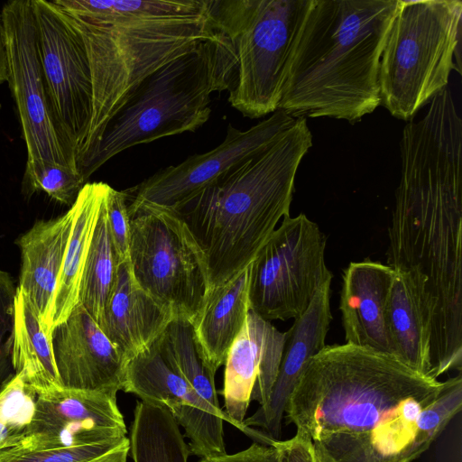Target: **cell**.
I'll return each instance as SVG.
<instances>
[{"instance_id": "cell-10", "label": "cell", "mask_w": 462, "mask_h": 462, "mask_svg": "<svg viewBox=\"0 0 462 462\" xmlns=\"http://www.w3.org/2000/svg\"><path fill=\"white\" fill-rule=\"evenodd\" d=\"M319 225L300 213L282 218L250 263V310L266 320L301 315L317 291L332 282Z\"/></svg>"}, {"instance_id": "cell-29", "label": "cell", "mask_w": 462, "mask_h": 462, "mask_svg": "<svg viewBox=\"0 0 462 462\" xmlns=\"http://www.w3.org/2000/svg\"><path fill=\"white\" fill-rule=\"evenodd\" d=\"M129 439L49 448H14L0 454V462H126Z\"/></svg>"}, {"instance_id": "cell-4", "label": "cell", "mask_w": 462, "mask_h": 462, "mask_svg": "<svg viewBox=\"0 0 462 462\" xmlns=\"http://www.w3.org/2000/svg\"><path fill=\"white\" fill-rule=\"evenodd\" d=\"M400 0H312L291 51L278 109L350 124L380 106L379 67Z\"/></svg>"}, {"instance_id": "cell-13", "label": "cell", "mask_w": 462, "mask_h": 462, "mask_svg": "<svg viewBox=\"0 0 462 462\" xmlns=\"http://www.w3.org/2000/svg\"><path fill=\"white\" fill-rule=\"evenodd\" d=\"M296 118L282 109L245 131L228 125L215 149L168 166L125 191L128 214L141 207L172 210L269 148Z\"/></svg>"}, {"instance_id": "cell-2", "label": "cell", "mask_w": 462, "mask_h": 462, "mask_svg": "<svg viewBox=\"0 0 462 462\" xmlns=\"http://www.w3.org/2000/svg\"><path fill=\"white\" fill-rule=\"evenodd\" d=\"M443 385L374 349L326 345L306 363L284 416L311 440L317 462H413L434 442L418 422Z\"/></svg>"}, {"instance_id": "cell-35", "label": "cell", "mask_w": 462, "mask_h": 462, "mask_svg": "<svg viewBox=\"0 0 462 462\" xmlns=\"http://www.w3.org/2000/svg\"><path fill=\"white\" fill-rule=\"evenodd\" d=\"M278 450L277 462H317L311 440L298 433L287 440H273Z\"/></svg>"}, {"instance_id": "cell-1", "label": "cell", "mask_w": 462, "mask_h": 462, "mask_svg": "<svg viewBox=\"0 0 462 462\" xmlns=\"http://www.w3.org/2000/svg\"><path fill=\"white\" fill-rule=\"evenodd\" d=\"M386 264L409 274L430 326V376L462 367V120L451 91L400 142Z\"/></svg>"}, {"instance_id": "cell-8", "label": "cell", "mask_w": 462, "mask_h": 462, "mask_svg": "<svg viewBox=\"0 0 462 462\" xmlns=\"http://www.w3.org/2000/svg\"><path fill=\"white\" fill-rule=\"evenodd\" d=\"M312 0H208L237 60L230 105L249 118L278 109L291 51Z\"/></svg>"}, {"instance_id": "cell-9", "label": "cell", "mask_w": 462, "mask_h": 462, "mask_svg": "<svg viewBox=\"0 0 462 462\" xmlns=\"http://www.w3.org/2000/svg\"><path fill=\"white\" fill-rule=\"evenodd\" d=\"M129 217L134 281L174 317L192 322L209 286L204 255L190 230L173 212L154 207L138 208Z\"/></svg>"}, {"instance_id": "cell-37", "label": "cell", "mask_w": 462, "mask_h": 462, "mask_svg": "<svg viewBox=\"0 0 462 462\" xmlns=\"http://www.w3.org/2000/svg\"><path fill=\"white\" fill-rule=\"evenodd\" d=\"M8 79V64L5 49V30L3 25L2 15L0 13V85L7 81Z\"/></svg>"}, {"instance_id": "cell-11", "label": "cell", "mask_w": 462, "mask_h": 462, "mask_svg": "<svg viewBox=\"0 0 462 462\" xmlns=\"http://www.w3.org/2000/svg\"><path fill=\"white\" fill-rule=\"evenodd\" d=\"M38 55L52 122L77 165L92 116V82L81 36L48 0H32Z\"/></svg>"}, {"instance_id": "cell-3", "label": "cell", "mask_w": 462, "mask_h": 462, "mask_svg": "<svg viewBox=\"0 0 462 462\" xmlns=\"http://www.w3.org/2000/svg\"><path fill=\"white\" fill-rule=\"evenodd\" d=\"M82 38L92 116L80 165L130 92L148 75L215 36L208 0H53Z\"/></svg>"}, {"instance_id": "cell-30", "label": "cell", "mask_w": 462, "mask_h": 462, "mask_svg": "<svg viewBox=\"0 0 462 462\" xmlns=\"http://www.w3.org/2000/svg\"><path fill=\"white\" fill-rule=\"evenodd\" d=\"M36 392L15 374L0 389V454L23 442L32 418Z\"/></svg>"}, {"instance_id": "cell-26", "label": "cell", "mask_w": 462, "mask_h": 462, "mask_svg": "<svg viewBox=\"0 0 462 462\" xmlns=\"http://www.w3.org/2000/svg\"><path fill=\"white\" fill-rule=\"evenodd\" d=\"M122 391L159 405L168 399L183 401L194 409L223 419L171 369L161 355L158 338L127 362Z\"/></svg>"}, {"instance_id": "cell-28", "label": "cell", "mask_w": 462, "mask_h": 462, "mask_svg": "<svg viewBox=\"0 0 462 462\" xmlns=\"http://www.w3.org/2000/svg\"><path fill=\"white\" fill-rule=\"evenodd\" d=\"M105 199L106 195L92 236L79 291V303L86 309L97 325L101 321L113 290L117 268Z\"/></svg>"}, {"instance_id": "cell-5", "label": "cell", "mask_w": 462, "mask_h": 462, "mask_svg": "<svg viewBox=\"0 0 462 462\" xmlns=\"http://www.w3.org/2000/svg\"><path fill=\"white\" fill-rule=\"evenodd\" d=\"M311 146L306 118H296L263 152L169 210L199 246L209 291L247 267L290 215L297 171Z\"/></svg>"}, {"instance_id": "cell-34", "label": "cell", "mask_w": 462, "mask_h": 462, "mask_svg": "<svg viewBox=\"0 0 462 462\" xmlns=\"http://www.w3.org/2000/svg\"><path fill=\"white\" fill-rule=\"evenodd\" d=\"M105 204L109 233L118 265L129 261L131 229L127 195L125 190H116L108 186Z\"/></svg>"}, {"instance_id": "cell-15", "label": "cell", "mask_w": 462, "mask_h": 462, "mask_svg": "<svg viewBox=\"0 0 462 462\" xmlns=\"http://www.w3.org/2000/svg\"><path fill=\"white\" fill-rule=\"evenodd\" d=\"M286 341L269 320L249 310L245 322L231 345L224 371V412L230 424L254 439L269 445L272 439L262 431L243 425L251 401L260 406L269 399L276 380Z\"/></svg>"}, {"instance_id": "cell-27", "label": "cell", "mask_w": 462, "mask_h": 462, "mask_svg": "<svg viewBox=\"0 0 462 462\" xmlns=\"http://www.w3.org/2000/svg\"><path fill=\"white\" fill-rule=\"evenodd\" d=\"M161 355L167 365L184 379L199 397L230 423L220 407L215 374L206 365L196 339L192 323L175 317L158 337Z\"/></svg>"}, {"instance_id": "cell-22", "label": "cell", "mask_w": 462, "mask_h": 462, "mask_svg": "<svg viewBox=\"0 0 462 462\" xmlns=\"http://www.w3.org/2000/svg\"><path fill=\"white\" fill-rule=\"evenodd\" d=\"M108 184L86 183L73 206L74 220L53 298L52 328L79 303L81 276Z\"/></svg>"}, {"instance_id": "cell-25", "label": "cell", "mask_w": 462, "mask_h": 462, "mask_svg": "<svg viewBox=\"0 0 462 462\" xmlns=\"http://www.w3.org/2000/svg\"><path fill=\"white\" fill-rule=\"evenodd\" d=\"M128 439L133 462H188L191 454L164 405L137 401Z\"/></svg>"}, {"instance_id": "cell-21", "label": "cell", "mask_w": 462, "mask_h": 462, "mask_svg": "<svg viewBox=\"0 0 462 462\" xmlns=\"http://www.w3.org/2000/svg\"><path fill=\"white\" fill-rule=\"evenodd\" d=\"M250 271L249 264L211 289L191 322L203 359L214 374L225 364L228 350L250 310Z\"/></svg>"}, {"instance_id": "cell-31", "label": "cell", "mask_w": 462, "mask_h": 462, "mask_svg": "<svg viewBox=\"0 0 462 462\" xmlns=\"http://www.w3.org/2000/svg\"><path fill=\"white\" fill-rule=\"evenodd\" d=\"M85 184L77 170L63 165L44 164L24 171L23 193L30 198L37 191H43L52 199L71 206Z\"/></svg>"}, {"instance_id": "cell-16", "label": "cell", "mask_w": 462, "mask_h": 462, "mask_svg": "<svg viewBox=\"0 0 462 462\" xmlns=\"http://www.w3.org/2000/svg\"><path fill=\"white\" fill-rule=\"evenodd\" d=\"M51 345L62 387L113 395L122 391L128 361L80 303L52 328Z\"/></svg>"}, {"instance_id": "cell-18", "label": "cell", "mask_w": 462, "mask_h": 462, "mask_svg": "<svg viewBox=\"0 0 462 462\" xmlns=\"http://www.w3.org/2000/svg\"><path fill=\"white\" fill-rule=\"evenodd\" d=\"M394 275L389 265L370 259L344 270L339 310L346 343L393 356L386 313Z\"/></svg>"}, {"instance_id": "cell-36", "label": "cell", "mask_w": 462, "mask_h": 462, "mask_svg": "<svg viewBox=\"0 0 462 462\" xmlns=\"http://www.w3.org/2000/svg\"><path fill=\"white\" fill-rule=\"evenodd\" d=\"M278 450L273 445L253 442L234 454L200 458L198 462H277Z\"/></svg>"}, {"instance_id": "cell-12", "label": "cell", "mask_w": 462, "mask_h": 462, "mask_svg": "<svg viewBox=\"0 0 462 462\" xmlns=\"http://www.w3.org/2000/svg\"><path fill=\"white\" fill-rule=\"evenodd\" d=\"M8 79L27 150L25 171L58 164L78 170L52 122L38 55L32 0L7 2L1 12Z\"/></svg>"}, {"instance_id": "cell-6", "label": "cell", "mask_w": 462, "mask_h": 462, "mask_svg": "<svg viewBox=\"0 0 462 462\" xmlns=\"http://www.w3.org/2000/svg\"><path fill=\"white\" fill-rule=\"evenodd\" d=\"M236 66L235 50L218 29L215 36L144 78L108 121L100 141L80 165L84 180L130 147L202 126L211 115V94L230 89Z\"/></svg>"}, {"instance_id": "cell-33", "label": "cell", "mask_w": 462, "mask_h": 462, "mask_svg": "<svg viewBox=\"0 0 462 462\" xmlns=\"http://www.w3.org/2000/svg\"><path fill=\"white\" fill-rule=\"evenodd\" d=\"M16 287L0 268V389L15 374L12 364Z\"/></svg>"}, {"instance_id": "cell-19", "label": "cell", "mask_w": 462, "mask_h": 462, "mask_svg": "<svg viewBox=\"0 0 462 462\" xmlns=\"http://www.w3.org/2000/svg\"><path fill=\"white\" fill-rule=\"evenodd\" d=\"M73 204L63 215L38 220L17 240L21 271L17 288L28 298L51 337L53 298L74 220Z\"/></svg>"}, {"instance_id": "cell-20", "label": "cell", "mask_w": 462, "mask_h": 462, "mask_svg": "<svg viewBox=\"0 0 462 462\" xmlns=\"http://www.w3.org/2000/svg\"><path fill=\"white\" fill-rule=\"evenodd\" d=\"M175 318L134 281L130 263L117 265L99 328L128 361L147 349Z\"/></svg>"}, {"instance_id": "cell-32", "label": "cell", "mask_w": 462, "mask_h": 462, "mask_svg": "<svg viewBox=\"0 0 462 462\" xmlns=\"http://www.w3.org/2000/svg\"><path fill=\"white\" fill-rule=\"evenodd\" d=\"M462 406L461 373L444 382L436 400L423 410L419 419V429L432 441L440 435Z\"/></svg>"}, {"instance_id": "cell-17", "label": "cell", "mask_w": 462, "mask_h": 462, "mask_svg": "<svg viewBox=\"0 0 462 462\" xmlns=\"http://www.w3.org/2000/svg\"><path fill=\"white\" fill-rule=\"evenodd\" d=\"M330 285L331 282H328L317 291L307 310L294 319L292 326L286 331L280 369L269 399L245 419V427H257L269 439H279L287 402L302 370L306 363L326 346L332 321Z\"/></svg>"}, {"instance_id": "cell-23", "label": "cell", "mask_w": 462, "mask_h": 462, "mask_svg": "<svg viewBox=\"0 0 462 462\" xmlns=\"http://www.w3.org/2000/svg\"><path fill=\"white\" fill-rule=\"evenodd\" d=\"M386 318L393 356L411 369L430 376V326L406 273L395 272Z\"/></svg>"}, {"instance_id": "cell-24", "label": "cell", "mask_w": 462, "mask_h": 462, "mask_svg": "<svg viewBox=\"0 0 462 462\" xmlns=\"http://www.w3.org/2000/svg\"><path fill=\"white\" fill-rule=\"evenodd\" d=\"M14 374L36 392L61 386L50 337L26 295L16 287L12 346Z\"/></svg>"}, {"instance_id": "cell-14", "label": "cell", "mask_w": 462, "mask_h": 462, "mask_svg": "<svg viewBox=\"0 0 462 462\" xmlns=\"http://www.w3.org/2000/svg\"><path fill=\"white\" fill-rule=\"evenodd\" d=\"M126 434L116 395L59 386L37 393L32 418L17 448L87 445L117 440Z\"/></svg>"}, {"instance_id": "cell-7", "label": "cell", "mask_w": 462, "mask_h": 462, "mask_svg": "<svg viewBox=\"0 0 462 462\" xmlns=\"http://www.w3.org/2000/svg\"><path fill=\"white\" fill-rule=\"evenodd\" d=\"M462 2L400 0L379 67L380 106L411 121L461 73Z\"/></svg>"}]
</instances>
